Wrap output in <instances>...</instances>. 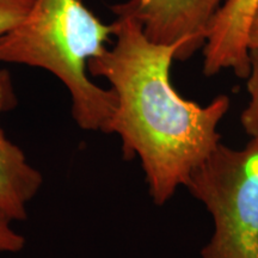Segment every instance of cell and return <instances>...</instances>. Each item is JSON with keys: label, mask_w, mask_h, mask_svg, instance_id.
Masks as SVG:
<instances>
[{"label": "cell", "mask_w": 258, "mask_h": 258, "mask_svg": "<svg viewBox=\"0 0 258 258\" xmlns=\"http://www.w3.org/2000/svg\"><path fill=\"white\" fill-rule=\"evenodd\" d=\"M226 0H127L112 12L129 15L141 24L148 40L184 43L177 60H186L205 47L209 27Z\"/></svg>", "instance_id": "4"}, {"label": "cell", "mask_w": 258, "mask_h": 258, "mask_svg": "<svg viewBox=\"0 0 258 258\" xmlns=\"http://www.w3.org/2000/svg\"><path fill=\"white\" fill-rule=\"evenodd\" d=\"M14 82L9 71L0 69V117L17 106ZM43 177L29 163L23 151L6 137L0 125V220H25L28 205L40 191Z\"/></svg>", "instance_id": "5"}, {"label": "cell", "mask_w": 258, "mask_h": 258, "mask_svg": "<svg viewBox=\"0 0 258 258\" xmlns=\"http://www.w3.org/2000/svg\"><path fill=\"white\" fill-rule=\"evenodd\" d=\"M32 0H0V40L22 24Z\"/></svg>", "instance_id": "8"}, {"label": "cell", "mask_w": 258, "mask_h": 258, "mask_svg": "<svg viewBox=\"0 0 258 258\" xmlns=\"http://www.w3.org/2000/svg\"><path fill=\"white\" fill-rule=\"evenodd\" d=\"M185 188L213 220L202 258H258V143L241 148L221 143Z\"/></svg>", "instance_id": "3"}, {"label": "cell", "mask_w": 258, "mask_h": 258, "mask_svg": "<svg viewBox=\"0 0 258 258\" xmlns=\"http://www.w3.org/2000/svg\"><path fill=\"white\" fill-rule=\"evenodd\" d=\"M25 238L16 232L9 222L0 220V252L16 253L23 250Z\"/></svg>", "instance_id": "9"}, {"label": "cell", "mask_w": 258, "mask_h": 258, "mask_svg": "<svg viewBox=\"0 0 258 258\" xmlns=\"http://www.w3.org/2000/svg\"><path fill=\"white\" fill-rule=\"evenodd\" d=\"M111 25L114 46L90 60L88 70L110 84L116 109L109 134L120 138L125 159L140 160L148 192L163 206L221 144L218 127L231 101L221 95L200 105L176 91L170 69L184 43L148 40L129 15H117Z\"/></svg>", "instance_id": "1"}, {"label": "cell", "mask_w": 258, "mask_h": 258, "mask_svg": "<svg viewBox=\"0 0 258 258\" xmlns=\"http://www.w3.org/2000/svg\"><path fill=\"white\" fill-rule=\"evenodd\" d=\"M246 79L250 99L241 112L240 123L250 140L258 143V48L250 49V71Z\"/></svg>", "instance_id": "7"}, {"label": "cell", "mask_w": 258, "mask_h": 258, "mask_svg": "<svg viewBox=\"0 0 258 258\" xmlns=\"http://www.w3.org/2000/svg\"><path fill=\"white\" fill-rule=\"evenodd\" d=\"M111 35L112 25L80 0H32L22 24L0 40V62L50 72L69 90L78 127L109 133L116 96L89 78L88 63L106 49Z\"/></svg>", "instance_id": "2"}, {"label": "cell", "mask_w": 258, "mask_h": 258, "mask_svg": "<svg viewBox=\"0 0 258 258\" xmlns=\"http://www.w3.org/2000/svg\"><path fill=\"white\" fill-rule=\"evenodd\" d=\"M258 0H226L209 27L203 47V73L225 70L246 79L250 71L249 32Z\"/></svg>", "instance_id": "6"}, {"label": "cell", "mask_w": 258, "mask_h": 258, "mask_svg": "<svg viewBox=\"0 0 258 258\" xmlns=\"http://www.w3.org/2000/svg\"><path fill=\"white\" fill-rule=\"evenodd\" d=\"M249 48L250 49L258 48V8L252 17V22H251L249 32Z\"/></svg>", "instance_id": "10"}]
</instances>
